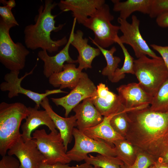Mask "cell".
<instances>
[{"mask_svg":"<svg viewBox=\"0 0 168 168\" xmlns=\"http://www.w3.org/2000/svg\"><path fill=\"white\" fill-rule=\"evenodd\" d=\"M148 107L127 112L129 126L125 138L138 150L157 161L164 151L168 111H153Z\"/></svg>","mask_w":168,"mask_h":168,"instance_id":"1","label":"cell"},{"mask_svg":"<svg viewBox=\"0 0 168 168\" xmlns=\"http://www.w3.org/2000/svg\"><path fill=\"white\" fill-rule=\"evenodd\" d=\"M57 5L53 0H45L44 4L38 9V13L34 19L35 24L26 26L24 40L27 48L32 50L40 48L52 53L66 44L68 41L66 36L57 40H53L50 36L52 32L59 31L65 25L55 26L56 16L52 15V11Z\"/></svg>","mask_w":168,"mask_h":168,"instance_id":"2","label":"cell"},{"mask_svg":"<svg viewBox=\"0 0 168 168\" xmlns=\"http://www.w3.org/2000/svg\"><path fill=\"white\" fill-rule=\"evenodd\" d=\"M29 111L20 102L0 104V154L6 155L9 149L21 137L20 127Z\"/></svg>","mask_w":168,"mask_h":168,"instance_id":"3","label":"cell"},{"mask_svg":"<svg viewBox=\"0 0 168 168\" xmlns=\"http://www.w3.org/2000/svg\"><path fill=\"white\" fill-rule=\"evenodd\" d=\"M134 71L141 86L152 97L168 80V71L161 57L151 58L144 55L134 60Z\"/></svg>","mask_w":168,"mask_h":168,"instance_id":"4","label":"cell"},{"mask_svg":"<svg viewBox=\"0 0 168 168\" xmlns=\"http://www.w3.org/2000/svg\"><path fill=\"white\" fill-rule=\"evenodd\" d=\"M114 19L109 6L106 3L89 17L83 25L93 31L94 39L89 37L91 41L105 49L116 43L119 38L118 34L120 28L111 23Z\"/></svg>","mask_w":168,"mask_h":168,"instance_id":"5","label":"cell"},{"mask_svg":"<svg viewBox=\"0 0 168 168\" xmlns=\"http://www.w3.org/2000/svg\"><path fill=\"white\" fill-rule=\"evenodd\" d=\"M39 150L44 156L43 163L49 165L67 164L72 161L59 133H47L44 129L36 130L32 134Z\"/></svg>","mask_w":168,"mask_h":168,"instance_id":"6","label":"cell"},{"mask_svg":"<svg viewBox=\"0 0 168 168\" xmlns=\"http://www.w3.org/2000/svg\"><path fill=\"white\" fill-rule=\"evenodd\" d=\"M11 28L0 19V62L10 71H20L24 68L30 52L21 43L14 42L10 35Z\"/></svg>","mask_w":168,"mask_h":168,"instance_id":"7","label":"cell"},{"mask_svg":"<svg viewBox=\"0 0 168 168\" xmlns=\"http://www.w3.org/2000/svg\"><path fill=\"white\" fill-rule=\"evenodd\" d=\"M75 143L73 147L67 152L72 161L79 162L85 159L87 154L96 152L101 155L116 156L114 146L102 141H97L86 136L78 129L74 128L72 131Z\"/></svg>","mask_w":168,"mask_h":168,"instance_id":"8","label":"cell"},{"mask_svg":"<svg viewBox=\"0 0 168 168\" xmlns=\"http://www.w3.org/2000/svg\"><path fill=\"white\" fill-rule=\"evenodd\" d=\"M117 21L120 24V30L123 33L117 40L123 44L129 45L137 58L147 55L152 58L160 57L149 47L142 37L139 30L140 21L136 15L132 16L131 23L119 17Z\"/></svg>","mask_w":168,"mask_h":168,"instance_id":"9","label":"cell"},{"mask_svg":"<svg viewBox=\"0 0 168 168\" xmlns=\"http://www.w3.org/2000/svg\"><path fill=\"white\" fill-rule=\"evenodd\" d=\"M36 64L29 72H26L20 78L18 77L19 71H11L6 74L4 77L5 81L0 85V89L2 91H8V97L11 99L18 96L19 94H22L27 96L35 103V106L38 109L40 107L42 100L48 96L50 95L67 93L60 89L53 90H46L44 93H40L23 88L21 84L22 81L27 76L33 73L34 70L36 67Z\"/></svg>","mask_w":168,"mask_h":168,"instance_id":"10","label":"cell"},{"mask_svg":"<svg viewBox=\"0 0 168 168\" xmlns=\"http://www.w3.org/2000/svg\"><path fill=\"white\" fill-rule=\"evenodd\" d=\"M96 86L84 72L77 86L67 95L59 98H52V101L57 106H61L65 110L68 117L73 109L84 99L92 97L95 93Z\"/></svg>","mask_w":168,"mask_h":168,"instance_id":"11","label":"cell"},{"mask_svg":"<svg viewBox=\"0 0 168 168\" xmlns=\"http://www.w3.org/2000/svg\"><path fill=\"white\" fill-rule=\"evenodd\" d=\"M7 153L8 155H14L18 158L20 168H38L44 159L35 140L33 138L24 140L21 137Z\"/></svg>","mask_w":168,"mask_h":168,"instance_id":"12","label":"cell"},{"mask_svg":"<svg viewBox=\"0 0 168 168\" xmlns=\"http://www.w3.org/2000/svg\"><path fill=\"white\" fill-rule=\"evenodd\" d=\"M77 22L76 19L74 18L68 42L58 54L54 56H50L46 50H41L38 52V56L44 63L43 73L46 77L49 78L52 74L62 71L65 62L70 63H77V60L72 59L69 54V47L74 39Z\"/></svg>","mask_w":168,"mask_h":168,"instance_id":"13","label":"cell"},{"mask_svg":"<svg viewBox=\"0 0 168 168\" xmlns=\"http://www.w3.org/2000/svg\"><path fill=\"white\" fill-rule=\"evenodd\" d=\"M117 90L122 105L125 109L132 110L148 107L153 97L142 88L138 83L121 85Z\"/></svg>","mask_w":168,"mask_h":168,"instance_id":"14","label":"cell"},{"mask_svg":"<svg viewBox=\"0 0 168 168\" xmlns=\"http://www.w3.org/2000/svg\"><path fill=\"white\" fill-rule=\"evenodd\" d=\"M90 99L104 117L109 116L117 112L122 105L119 96L110 91L105 85L100 83L96 86L95 94Z\"/></svg>","mask_w":168,"mask_h":168,"instance_id":"15","label":"cell"},{"mask_svg":"<svg viewBox=\"0 0 168 168\" xmlns=\"http://www.w3.org/2000/svg\"><path fill=\"white\" fill-rule=\"evenodd\" d=\"M105 3L104 0H61L58 5L63 12L71 11L77 21L83 25L89 17Z\"/></svg>","mask_w":168,"mask_h":168,"instance_id":"16","label":"cell"},{"mask_svg":"<svg viewBox=\"0 0 168 168\" xmlns=\"http://www.w3.org/2000/svg\"><path fill=\"white\" fill-rule=\"evenodd\" d=\"M72 110L77 118V128L81 131L98 125L104 119V117L93 104L90 98L83 100Z\"/></svg>","mask_w":168,"mask_h":168,"instance_id":"17","label":"cell"},{"mask_svg":"<svg viewBox=\"0 0 168 168\" xmlns=\"http://www.w3.org/2000/svg\"><path fill=\"white\" fill-rule=\"evenodd\" d=\"M29 114L21 126V137L24 140L32 139V132L41 125L47 126L51 131L58 133L54 123L45 110H39L35 106L28 107Z\"/></svg>","mask_w":168,"mask_h":168,"instance_id":"18","label":"cell"},{"mask_svg":"<svg viewBox=\"0 0 168 168\" xmlns=\"http://www.w3.org/2000/svg\"><path fill=\"white\" fill-rule=\"evenodd\" d=\"M40 105L47 112L59 132L67 151L68 144L73 138L72 131L74 127L77 126V118L75 115L69 117H63L55 113L50 105L46 97L42 101Z\"/></svg>","mask_w":168,"mask_h":168,"instance_id":"19","label":"cell"},{"mask_svg":"<svg viewBox=\"0 0 168 168\" xmlns=\"http://www.w3.org/2000/svg\"><path fill=\"white\" fill-rule=\"evenodd\" d=\"M83 32L79 30L74 33V39L71 44L77 50L79 55L77 59L79 63L77 68L82 71L92 68L93 60L100 54L98 48L93 47L88 43V39L84 38Z\"/></svg>","mask_w":168,"mask_h":168,"instance_id":"20","label":"cell"},{"mask_svg":"<svg viewBox=\"0 0 168 168\" xmlns=\"http://www.w3.org/2000/svg\"><path fill=\"white\" fill-rule=\"evenodd\" d=\"M84 72L76 68L74 63L64 65L62 71L54 73L49 78V82L55 87L61 89L68 88L72 89L77 85Z\"/></svg>","mask_w":168,"mask_h":168,"instance_id":"21","label":"cell"},{"mask_svg":"<svg viewBox=\"0 0 168 168\" xmlns=\"http://www.w3.org/2000/svg\"><path fill=\"white\" fill-rule=\"evenodd\" d=\"M113 114L104 117V119L101 123L82 132L90 138L104 141L114 146L113 143L114 142L124 138L116 132L110 124V121Z\"/></svg>","mask_w":168,"mask_h":168,"instance_id":"22","label":"cell"},{"mask_svg":"<svg viewBox=\"0 0 168 168\" xmlns=\"http://www.w3.org/2000/svg\"><path fill=\"white\" fill-rule=\"evenodd\" d=\"M113 3V10L119 12V17L127 20L135 12H138L149 15L153 0H128L121 2L119 0H112Z\"/></svg>","mask_w":168,"mask_h":168,"instance_id":"23","label":"cell"},{"mask_svg":"<svg viewBox=\"0 0 168 168\" xmlns=\"http://www.w3.org/2000/svg\"><path fill=\"white\" fill-rule=\"evenodd\" d=\"M116 156L128 165H132L137 157L138 150L125 138L114 141L113 143Z\"/></svg>","mask_w":168,"mask_h":168,"instance_id":"24","label":"cell"},{"mask_svg":"<svg viewBox=\"0 0 168 168\" xmlns=\"http://www.w3.org/2000/svg\"><path fill=\"white\" fill-rule=\"evenodd\" d=\"M91 42L100 49L106 62V66L102 70V74L107 76L109 80L111 82L114 72L121 61L119 57L114 55L116 51V47L113 46L110 50H107L101 47L93 41H91Z\"/></svg>","mask_w":168,"mask_h":168,"instance_id":"25","label":"cell"},{"mask_svg":"<svg viewBox=\"0 0 168 168\" xmlns=\"http://www.w3.org/2000/svg\"><path fill=\"white\" fill-rule=\"evenodd\" d=\"M85 162L101 168H121L123 161L117 156H107L100 154L96 156L89 154L84 160Z\"/></svg>","mask_w":168,"mask_h":168,"instance_id":"26","label":"cell"},{"mask_svg":"<svg viewBox=\"0 0 168 168\" xmlns=\"http://www.w3.org/2000/svg\"><path fill=\"white\" fill-rule=\"evenodd\" d=\"M130 111L132 110L125 109L122 105L119 110L113 115L110 121L114 131L124 138L129 126L127 113Z\"/></svg>","mask_w":168,"mask_h":168,"instance_id":"27","label":"cell"},{"mask_svg":"<svg viewBox=\"0 0 168 168\" xmlns=\"http://www.w3.org/2000/svg\"><path fill=\"white\" fill-rule=\"evenodd\" d=\"M148 108L155 111H168V80L162 84L153 97Z\"/></svg>","mask_w":168,"mask_h":168,"instance_id":"28","label":"cell"},{"mask_svg":"<svg viewBox=\"0 0 168 168\" xmlns=\"http://www.w3.org/2000/svg\"><path fill=\"white\" fill-rule=\"evenodd\" d=\"M118 40V39H117ZM117 40V43L121 48L124 56L123 65L121 68H118L115 71L111 82H117L124 78L125 73L134 75L133 58L129 53L124 44Z\"/></svg>","mask_w":168,"mask_h":168,"instance_id":"29","label":"cell"},{"mask_svg":"<svg viewBox=\"0 0 168 168\" xmlns=\"http://www.w3.org/2000/svg\"><path fill=\"white\" fill-rule=\"evenodd\" d=\"M157 160L153 157L144 152L138 150L136 160L132 165L128 166L124 164L121 168H148L154 165Z\"/></svg>","mask_w":168,"mask_h":168,"instance_id":"30","label":"cell"},{"mask_svg":"<svg viewBox=\"0 0 168 168\" xmlns=\"http://www.w3.org/2000/svg\"><path fill=\"white\" fill-rule=\"evenodd\" d=\"M168 12V0H153L149 15L151 18H156L161 14Z\"/></svg>","mask_w":168,"mask_h":168,"instance_id":"31","label":"cell"},{"mask_svg":"<svg viewBox=\"0 0 168 168\" xmlns=\"http://www.w3.org/2000/svg\"><path fill=\"white\" fill-rule=\"evenodd\" d=\"M12 9L6 6L0 7V19L7 25L11 28L19 25L12 12Z\"/></svg>","mask_w":168,"mask_h":168,"instance_id":"32","label":"cell"},{"mask_svg":"<svg viewBox=\"0 0 168 168\" xmlns=\"http://www.w3.org/2000/svg\"><path fill=\"white\" fill-rule=\"evenodd\" d=\"M20 165L18 160L12 156H4L0 161V168H20Z\"/></svg>","mask_w":168,"mask_h":168,"instance_id":"33","label":"cell"},{"mask_svg":"<svg viewBox=\"0 0 168 168\" xmlns=\"http://www.w3.org/2000/svg\"><path fill=\"white\" fill-rule=\"evenodd\" d=\"M150 46L152 49L160 54L168 71V45L162 46L152 44Z\"/></svg>","mask_w":168,"mask_h":168,"instance_id":"34","label":"cell"},{"mask_svg":"<svg viewBox=\"0 0 168 168\" xmlns=\"http://www.w3.org/2000/svg\"><path fill=\"white\" fill-rule=\"evenodd\" d=\"M89 165L88 163H85L76 166H70L69 164H56L49 165L42 163L38 168H86Z\"/></svg>","mask_w":168,"mask_h":168,"instance_id":"35","label":"cell"},{"mask_svg":"<svg viewBox=\"0 0 168 168\" xmlns=\"http://www.w3.org/2000/svg\"><path fill=\"white\" fill-rule=\"evenodd\" d=\"M156 18V22L159 26L168 27V12L161 14Z\"/></svg>","mask_w":168,"mask_h":168,"instance_id":"36","label":"cell"},{"mask_svg":"<svg viewBox=\"0 0 168 168\" xmlns=\"http://www.w3.org/2000/svg\"><path fill=\"white\" fill-rule=\"evenodd\" d=\"M157 160L163 163H168V149L165 151Z\"/></svg>","mask_w":168,"mask_h":168,"instance_id":"37","label":"cell"},{"mask_svg":"<svg viewBox=\"0 0 168 168\" xmlns=\"http://www.w3.org/2000/svg\"><path fill=\"white\" fill-rule=\"evenodd\" d=\"M0 2L2 3L4 6H6L12 9L16 5L14 0H9L8 1L1 0H0Z\"/></svg>","mask_w":168,"mask_h":168,"instance_id":"38","label":"cell"},{"mask_svg":"<svg viewBox=\"0 0 168 168\" xmlns=\"http://www.w3.org/2000/svg\"><path fill=\"white\" fill-rule=\"evenodd\" d=\"M156 168H168V163H164L157 160L154 164Z\"/></svg>","mask_w":168,"mask_h":168,"instance_id":"39","label":"cell"},{"mask_svg":"<svg viewBox=\"0 0 168 168\" xmlns=\"http://www.w3.org/2000/svg\"><path fill=\"white\" fill-rule=\"evenodd\" d=\"M168 149V131L166 134L164 143V152Z\"/></svg>","mask_w":168,"mask_h":168,"instance_id":"40","label":"cell"},{"mask_svg":"<svg viewBox=\"0 0 168 168\" xmlns=\"http://www.w3.org/2000/svg\"><path fill=\"white\" fill-rule=\"evenodd\" d=\"M86 168H101L98 166H94L92 165H89Z\"/></svg>","mask_w":168,"mask_h":168,"instance_id":"41","label":"cell"},{"mask_svg":"<svg viewBox=\"0 0 168 168\" xmlns=\"http://www.w3.org/2000/svg\"><path fill=\"white\" fill-rule=\"evenodd\" d=\"M148 168H156V167L155 165H153L150 166Z\"/></svg>","mask_w":168,"mask_h":168,"instance_id":"42","label":"cell"}]
</instances>
